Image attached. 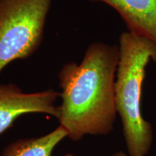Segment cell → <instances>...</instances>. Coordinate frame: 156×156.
<instances>
[{"label":"cell","mask_w":156,"mask_h":156,"mask_svg":"<svg viewBox=\"0 0 156 156\" xmlns=\"http://www.w3.org/2000/svg\"><path fill=\"white\" fill-rule=\"evenodd\" d=\"M119 59V46L95 42L89 45L79 64L69 62L62 67L58 75L62 103L57 119L70 140L106 135L113 130Z\"/></svg>","instance_id":"1"},{"label":"cell","mask_w":156,"mask_h":156,"mask_svg":"<svg viewBox=\"0 0 156 156\" xmlns=\"http://www.w3.org/2000/svg\"><path fill=\"white\" fill-rule=\"evenodd\" d=\"M119 59L115 80L117 114L129 156H146L153 140L151 124L142 116V86L150 62L156 63V43L145 36L125 31L119 37Z\"/></svg>","instance_id":"2"},{"label":"cell","mask_w":156,"mask_h":156,"mask_svg":"<svg viewBox=\"0 0 156 156\" xmlns=\"http://www.w3.org/2000/svg\"><path fill=\"white\" fill-rule=\"evenodd\" d=\"M52 0H0V72L28 58L44 36Z\"/></svg>","instance_id":"3"},{"label":"cell","mask_w":156,"mask_h":156,"mask_svg":"<svg viewBox=\"0 0 156 156\" xmlns=\"http://www.w3.org/2000/svg\"><path fill=\"white\" fill-rule=\"evenodd\" d=\"M60 93L54 90L25 93L14 84L0 85V134L17 118L28 114H45L58 116L56 102Z\"/></svg>","instance_id":"4"},{"label":"cell","mask_w":156,"mask_h":156,"mask_svg":"<svg viewBox=\"0 0 156 156\" xmlns=\"http://www.w3.org/2000/svg\"><path fill=\"white\" fill-rule=\"evenodd\" d=\"M114 9L130 32L156 43V0H89Z\"/></svg>","instance_id":"5"},{"label":"cell","mask_w":156,"mask_h":156,"mask_svg":"<svg viewBox=\"0 0 156 156\" xmlns=\"http://www.w3.org/2000/svg\"><path fill=\"white\" fill-rule=\"evenodd\" d=\"M67 135V130L59 125L46 135L20 139L9 144L1 156H51L54 148Z\"/></svg>","instance_id":"6"},{"label":"cell","mask_w":156,"mask_h":156,"mask_svg":"<svg viewBox=\"0 0 156 156\" xmlns=\"http://www.w3.org/2000/svg\"><path fill=\"white\" fill-rule=\"evenodd\" d=\"M112 156H127L126 155V154L124 153V151H118L116 152V153H115L113 154V155Z\"/></svg>","instance_id":"7"},{"label":"cell","mask_w":156,"mask_h":156,"mask_svg":"<svg viewBox=\"0 0 156 156\" xmlns=\"http://www.w3.org/2000/svg\"><path fill=\"white\" fill-rule=\"evenodd\" d=\"M64 156H75V155L72 153H67V154H65Z\"/></svg>","instance_id":"8"}]
</instances>
